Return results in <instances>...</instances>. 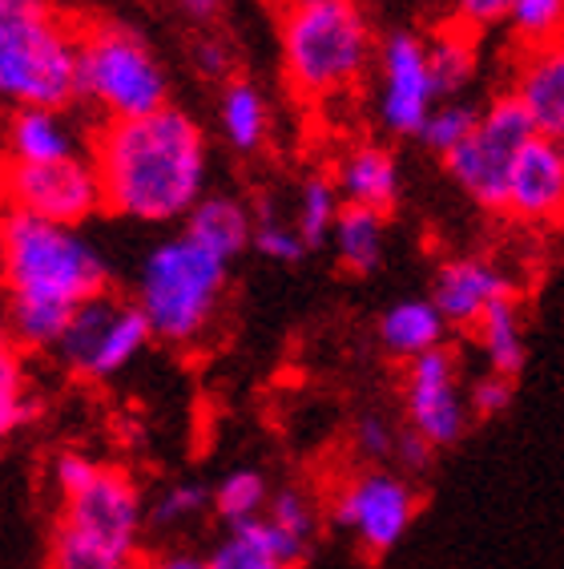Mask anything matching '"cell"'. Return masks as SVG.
<instances>
[{"label": "cell", "mask_w": 564, "mask_h": 569, "mask_svg": "<svg viewBox=\"0 0 564 569\" xmlns=\"http://www.w3.org/2000/svg\"><path fill=\"white\" fill-rule=\"evenodd\" d=\"M89 162L101 182V210L113 219L165 227L185 222L207 194L210 142L178 106L125 121H101L89 138Z\"/></svg>", "instance_id": "obj_1"}, {"label": "cell", "mask_w": 564, "mask_h": 569, "mask_svg": "<svg viewBox=\"0 0 564 569\" xmlns=\"http://www.w3.org/2000/svg\"><path fill=\"white\" fill-rule=\"evenodd\" d=\"M279 49L294 98L323 106L367 77L380 37L359 0H282Z\"/></svg>", "instance_id": "obj_2"}, {"label": "cell", "mask_w": 564, "mask_h": 569, "mask_svg": "<svg viewBox=\"0 0 564 569\" xmlns=\"http://www.w3.org/2000/svg\"><path fill=\"white\" fill-rule=\"evenodd\" d=\"M0 287L4 299L77 307L109 291V259L81 227L0 207Z\"/></svg>", "instance_id": "obj_3"}, {"label": "cell", "mask_w": 564, "mask_h": 569, "mask_svg": "<svg viewBox=\"0 0 564 569\" xmlns=\"http://www.w3.org/2000/svg\"><path fill=\"white\" fill-rule=\"evenodd\" d=\"M230 263L198 247L190 234H170L141 259L133 303L150 323L153 340L170 348H194L207 340L226 303Z\"/></svg>", "instance_id": "obj_4"}, {"label": "cell", "mask_w": 564, "mask_h": 569, "mask_svg": "<svg viewBox=\"0 0 564 569\" xmlns=\"http://www.w3.org/2000/svg\"><path fill=\"white\" fill-rule=\"evenodd\" d=\"M77 101L101 121L145 118L170 106V73L133 24L98 17L77 24Z\"/></svg>", "instance_id": "obj_5"}, {"label": "cell", "mask_w": 564, "mask_h": 569, "mask_svg": "<svg viewBox=\"0 0 564 569\" xmlns=\"http://www.w3.org/2000/svg\"><path fill=\"white\" fill-rule=\"evenodd\" d=\"M77 101V24L57 9L0 21V106H57Z\"/></svg>", "instance_id": "obj_6"}, {"label": "cell", "mask_w": 564, "mask_h": 569, "mask_svg": "<svg viewBox=\"0 0 564 569\" xmlns=\"http://www.w3.org/2000/svg\"><path fill=\"white\" fill-rule=\"evenodd\" d=\"M150 343L153 331L141 316V307L133 303V296H121L109 287L101 296L77 303L53 356L73 380L105 383L125 372L130 363H138V356Z\"/></svg>", "instance_id": "obj_7"}, {"label": "cell", "mask_w": 564, "mask_h": 569, "mask_svg": "<svg viewBox=\"0 0 564 569\" xmlns=\"http://www.w3.org/2000/svg\"><path fill=\"white\" fill-rule=\"evenodd\" d=\"M536 138V121L528 118L516 93L504 89L492 101L480 106L476 130L467 133V142L444 158L447 178L472 198L480 210L504 214V194H508V174L516 153Z\"/></svg>", "instance_id": "obj_8"}, {"label": "cell", "mask_w": 564, "mask_h": 569, "mask_svg": "<svg viewBox=\"0 0 564 569\" xmlns=\"http://www.w3.org/2000/svg\"><path fill=\"white\" fill-rule=\"evenodd\" d=\"M420 513V493L412 477L387 465H363L348 472L326 497V521L355 537L367 558H383L400 546Z\"/></svg>", "instance_id": "obj_9"}, {"label": "cell", "mask_w": 564, "mask_h": 569, "mask_svg": "<svg viewBox=\"0 0 564 569\" xmlns=\"http://www.w3.org/2000/svg\"><path fill=\"white\" fill-rule=\"evenodd\" d=\"M375 93L371 110L387 138H420L427 113L440 106V86L427 57V37L415 29H391L375 49Z\"/></svg>", "instance_id": "obj_10"}, {"label": "cell", "mask_w": 564, "mask_h": 569, "mask_svg": "<svg viewBox=\"0 0 564 569\" xmlns=\"http://www.w3.org/2000/svg\"><path fill=\"white\" fill-rule=\"evenodd\" d=\"M57 526L77 537H89L98 546L121 549V553H145L141 537L150 529V501L133 481V472L118 465H98V472L73 493L61 497Z\"/></svg>", "instance_id": "obj_11"}, {"label": "cell", "mask_w": 564, "mask_h": 569, "mask_svg": "<svg viewBox=\"0 0 564 569\" xmlns=\"http://www.w3.org/2000/svg\"><path fill=\"white\" fill-rule=\"evenodd\" d=\"M0 207L24 210L37 219L81 227L101 214V182L93 162L66 158V162H4L0 158Z\"/></svg>", "instance_id": "obj_12"}, {"label": "cell", "mask_w": 564, "mask_h": 569, "mask_svg": "<svg viewBox=\"0 0 564 569\" xmlns=\"http://www.w3.org/2000/svg\"><path fill=\"white\" fill-rule=\"evenodd\" d=\"M403 425L420 432L435 452L467 437L472 408L460 380V356L447 343L403 363Z\"/></svg>", "instance_id": "obj_13"}, {"label": "cell", "mask_w": 564, "mask_h": 569, "mask_svg": "<svg viewBox=\"0 0 564 569\" xmlns=\"http://www.w3.org/2000/svg\"><path fill=\"white\" fill-rule=\"evenodd\" d=\"M504 219L521 227H564V138L536 133L512 162Z\"/></svg>", "instance_id": "obj_14"}, {"label": "cell", "mask_w": 564, "mask_h": 569, "mask_svg": "<svg viewBox=\"0 0 564 569\" xmlns=\"http://www.w3.org/2000/svg\"><path fill=\"white\" fill-rule=\"evenodd\" d=\"M516 296L508 271L489 259V254H456L435 267L432 279V303L447 319V328L476 331V323L489 316L500 299Z\"/></svg>", "instance_id": "obj_15"}, {"label": "cell", "mask_w": 564, "mask_h": 569, "mask_svg": "<svg viewBox=\"0 0 564 569\" xmlns=\"http://www.w3.org/2000/svg\"><path fill=\"white\" fill-rule=\"evenodd\" d=\"M331 178H335V187L348 207L380 210V214H391V210L400 207V194H403L400 158L383 142L363 138V142L343 146L335 166H331Z\"/></svg>", "instance_id": "obj_16"}, {"label": "cell", "mask_w": 564, "mask_h": 569, "mask_svg": "<svg viewBox=\"0 0 564 569\" xmlns=\"http://www.w3.org/2000/svg\"><path fill=\"white\" fill-rule=\"evenodd\" d=\"M85 133L73 113L57 106H24L4 121V162H66V158H85Z\"/></svg>", "instance_id": "obj_17"}, {"label": "cell", "mask_w": 564, "mask_h": 569, "mask_svg": "<svg viewBox=\"0 0 564 569\" xmlns=\"http://www.w3.org/2000/svg\"><path fill=\"white\" fill-rule=\"evenodd\" d=\"M508 89L536 121V133L564 138V44H544V49L521 53Z\"/></svg>", "instance_id": "obj_18"}, {"label": "cell", "mask_w": 564, "mask_h": 569, "mask_svg": "<svg viewBox=\"0 0 564 569\" xmlns=\"http://www.w3.org/2000/svg\"><path fill=\"white\" fill-rule=\"evenodd\" d=\"M182 234L207 247L210 254L234 263L239 254L250 251V239H254V210L234 194H202L194 202V210L185 214Z\"/></svg>", "instance_id": "obj_19"}, {"label": "cell", "mask_w": 564, "mask_h": 569, "mask_svg": "<svg viewBox=\"0 0 564 569\" xmlns=\"http://www.w3.org/2000/svg\"><path fill=\"white\" fill-rule=\"evenodd\" d=\"M447 331L452 328H447V319L440 316V307L432 299H400L380 316L375 336H380V348L391 360L412 363L427 351L444 348Z\"/></svg>", "instance_id": "obj_20"}, {"label": "cell", "mask_w": 564, "mask_h": 569, "mask_svg": "<svg viewBox=\"0 0 564 569\" xmlns=\"http://www.w3.org/2000/svg\"><path fill=\"white\" fill-rule=\"evenodd\" d=\"M218 126H222V138L234 153H259L274 126L271 101L254 81L230 77L218 93Z\"/></svg>", "instance_id": "obj_21"}, {"label": "cell", "mask_w": 564, "mask_h": 569, "mask_svg": "<svg viewBox=\"0 0 564 569\" xmlns=\"http://www.w3.org/2000/svg\"><path fill=\"white\" fill-rule=\"evenodd\" d=\"M476 348L484 356V368L500 376H521L528 363V328H524L521 299L508 296L492 307L489 316L476 323Z\"/></svg>", "instance_id": "obj_22"}, {"label": "cell", "mask_w": 564, "mask_h": 569, "mask_svg": "<svg viewBox=\"0 0 564 569\" xmlns=\"http://www.w3.org/2000/svg\"><path fill=\"white\" fill-rule=\"evenodd\" d=\"M339 267L348 274H375L387 254V214L363 207H343L335 230H331Z\"/></svg>", "instance_id": "obj_23"}, {"label": "cell", "mask_w": 564, "mask_h": 569, "mask_svg": "<svg viewBox=\"0 0 564 569\" xmlns=\"http://www.w3.org/2000/svg\"><path fill=\"white\" fill-rule=\"evenodd\" d=\"M427 57H432V73L440 86V98H460L480 73V33L464 24H444L427 37Z\"/></svg>", "instance_id": "obj_24"}, {"label": "cell", "mask_w": 564, "mask_h": 569, "mask_svg": "<svg viewBox=\"0 0 564 569\" xmlns=\"http://www.w3.org/2000/svg\"><path fill=\"white\" fill-rule=\"evenodd\" d=\"M77 307L57 299H4V331L24 351H53Z\"/></svg>", "instance_id": "obj_25"}, {"label": "cell", "mask_w": 564, "mask_h": 569, "mask_svg": "<svg viewBox=\"0 0 564 569\" xmlns=\"http://www.w3.org/2000/svg\"><path fill=\"white\" fill-rule=\"evenodd\" d=\"M41 400L29 380V351L17 348L9 336H0V445L17 437L24 425H33Z\"/></svg>", "instance_id": "obj_26"}, {"label": "cell", "mask_w": 564, "mask_h": 569, "mask_svg": "<svg viewBox=\"0 0 564 569\" xmlns=\"http://www.w3.org/2000/svg\"><path fill=\"white\" fill-rule=\"evenodd\" d=\"M271 481L262 469H230L222 472V481L210 489V513L222 521V529H239L254 517L266 513L271 505Z\"/></svg>", "instance_id": "obj_27"}, {"label": "cell", "mask_w": 564, "mask_h": 569, "mask_svg": "<svg viewBox=\"0 0 564 569\" xmlns=\"http://www.w3.org/2000/svg\"><path fill=\"white\" fill-rule=\"evenodd\" d=\"M343 194H339L335 178L331 174H306L303 182H299V194H294V210L291 219L294 227H299V234H303L306 247H323V242H331V230H335L339 214H343Z\"/></svg>", "instance_id": "obj_28"}, {"label": "cell", "mask_w": 564, "mask_h": 569, "mask_svg": "<svg viewBox=\"0 0 564 569\" xmlns=\"http://www.w3.org/2000/svg\"><path fill=\"white\" fill-rule=\"evenodd\" d=\"M504 29L521 53L564 44V0H516Z\"/></svg>", "instance_id": "obj_29"}, {"label": "cell", "mask_w": 564, "mask_h": 569, "mask_svg": "<svg viewBox=\"0 0 564 569\" xmlns=\"http://www.w3.org/2000/svg\"><path fill=\"white\" fill-rule=\"evenodd\" d=\"M266 517H271L274 526L291 537V541H299V546L311 553L319 529H323L326 505H319V497L306 493L303 485H286V489H274V493H271Z\"/></svg>", "instance_id": "obj_30"}, {"label": "cell", "mask_w": 564, "mask_h": 569, "mask_svg": "<svg viewBox=\"0 0 564 569\" xmlns=\"http://www.w3.org/2000/svg\"><path fill=\"white\" fill-rule=\"evenodd\" d=\"M141 558L145 553H121V549L98 546L89 537H77L57 526L53 541H49L44 569H141Z\"/></svg>", "instance_id": "obj_31"}, {"label": "cell", "mask_w": 564, "mask_h": 569, "mask_svg": "<svg viewBox=\"0 0 564 569\" xmlns=\"http://www.w3.org/2000/svg\"><path fill=\"white\" fill-rule=\"evenodd\" d=\"M250 247L262 259H271V263H299L311 251L303 234H299V227H294V219L282 207H274L271 198H262L254 207V239H250Z\"/></svg>", "instance_id": "obj_32"}, {"label": "cell", "mask_w": 564, "mask_h": 569, "mask_svg": "<svg viewBox=\"0 0 564 569\" xmlns=\"http://www.w3.org/2000/svg\"><path fill=\"white\" fill-rule=\"evenodd\" d=\"M476 121H480V106H472V101H464V98H440V106L427 113L415 142H420L423 150H432L435 158L444 162L456 146L467 142V133L476 130Z\"/></svg>", "instance_id": "obj_33"}, {"label": "cell", "mask_w": 564, "mask_h": 569, "mask_svg": "<svg viewBox=\"0 0 564 569\" xmlns=\"http://www.w3.org/2000/svg\"><path fill=\"white\" fill-rule=\"evenodd\" d=\"M210 513V489L202 481H170L150 501V529H190Z\"/></svg>", "instance_id": "obj_34"}, {"label": "cell", "mask_w": 564, "mask_h": 569, "mask_svg": "<svg viewBox=\"0 0 564 569\" xmlns=\"http://www.w3.org/2000/svg\"><path fill=\"white\" fill-rule=\"evenodd\" d=\"M207 561H210V569H303V566L282 561L279 553L259 546V541L246 537L242 529H226V533L218 537L214 546H210Z\"/></svg>", "instance_id": "obj_35"}, {"label": "cell", "mask_w": 564, "mask_h": 569, "mask_svg": "<svg viewBox=\"0 0 564 569\" xmlns=\"http://www.w3.org/2000/svg\"><path fill=\"white\" fill-rule=\"evenodd\" d=\"M516 400V376H500V372H484L467 383V408H472V420H496L504 417Z\"/></svg>", "instance_id": "obj_36"}, {"label": "cell", "mask_w": 564, "mask_h": 569, "mask_svg": "<svg viewBox=\"0 0 564 569\" xmlns=\"http://www.w3.org/2000/svg\"><path fill=\"white\" fill-rule=\"evenodd\" d=\"M400 445V428L383 417H359L351 428V449L359 452L363 465H387Z\"/></svg>", "instance_id": "obj_37"}, {"label": "cell", "mask_w": 564, "mask_h": 569, "mask_svg": "<svg viewBox=\"0 0 564 569\" xmlns=\"http://www.w3.org/2000/svg\"><path fill=\"white\" fill-rule=\"evenodd\" d=\"M190 61H194V69L202 77H210V81H218V86H226L230 77H234V61H239V53H234V44L226 41L222 33H198L194 44H190Z\"/></svg>", "instance_id": "obj_38"}, {"label": "cell", "mask_w": 564, "mask_h": 569, "mask_svg": "<svg viewBox=\"0 0 564 569\" xmlns=\"http://www.w3.org/2000/svg\"><path fill=\"white\" fill-rule=\"evenodd\" d=\"M516 0H452V21L472 29V33H489L496 24L508 21Z\"/></svg>", "instance_id": "obj_39"}, {"label": "cell", "mask_w": 564, "mask_h": 569, "mask_svg": "<svg viewBox=\"0 0 564 569\" xmlns=\"http://www.w3.org/2000/svg\"><path fill=\"white\" fill-rule=\"evenodd\" d=\"M435 460V449L427 445V440L420 437V432H412V428L403 425L400 428V445H395V457H391V465L403 472V477H423V472L432 469Z\"/></svg>", "instance_id": "obj_40"}, {"label": "cell", "mask_w": 564, "mask_h": 569, "mask_svg": "<svg viewBox=\"0 0 564 569\" xmlns=\"http://www.w3.org/2000/svg\"><path fill=\"white\" fill-rule=\"evenodd\" d=\"M141 569H210V561H207V553H194V549H185V546H165V549L145 553Z\"/></svg>", "instance_id": "obj_41"}, {"label": "cell", "mask_w": 564, "mask_h": 569, "mask_svg": "<svg viewBox=\"0 0 564 569\" xmlns=\"http://www.w3.org/2000/svg\"><path fill=\"white\" fill-rule=\"evenodd\" d=\"M182 17H190L194 24H214L218 17H222V9H226V0H170Z\"/></svg>", "instance_id": "obj_42"}, {"label": "cell", "mask_w": 564, "mask_h": 569, "mask_svg": "<svg viewBox=\"0 0 564 569\" xmlns=\"http://www.w3.org/2000/svg\"><path fill=\"white\" fill-rule=\"evenodd\" d=\"M0 336H9V331H4V299H0Z\"/></svg>", "instance_id": "obj_43"}]
</instances>
